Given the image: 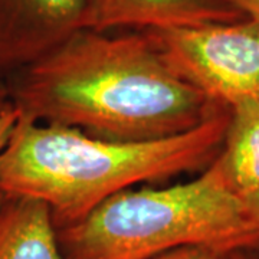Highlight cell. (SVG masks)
Returning <instances> with one entry per match:
<instances>
[{
  "instance_id": "1",
  "label": "cell",
  "mask_w": 259,
  "mask_h": 259,
  "mask_svg": "<svg viewBox=\"0 0 259 259\" xmlns=\"http://www.w3.org/2000/svg\"><path fill=\"white\" fill-rule=\"evenodd\" d=\"M6 87L19 117L114 141L173 137L222 107L175 74L146 30L82 29Z\"/></svg>"
},
{
  "instance_id": "2",
  "label": "cell",
  "mask_w": 259,
  "mask_h": 259,
  "mask_svg": "<svg viewBox=\"0 0 259 259\" xmlns=\"http://www.w3.org/2000/svg\"><path fill=\"white\" fill-rule=\"evenodd\" d=\"M228 122L229 108L221 107L173 137L114 141L18 115L0 153V194L44 202L61 229L139 183L203 171L222 150Z\"/></svg>"
},
{
  "instance_id": "3",
  "label": "cell",
  "mask_w": 259,
  "mask_h": 259,
  "mask_svg": "<svg viewBox=\"0 0 259 259\" xmlns=\"http://www.w3.org/2000/svg\"><path fill=\"white\" fill-rule=\"evenodd\" d=\"M56 235L64 259H153L185 246L259 250L245 202L216 158L190 182L114 194Z\"/></svg>"
},
{
  "instance_id": "4",
  "label": "cell",
  "mask_w": 259,
  "mask_h": 259,
  "mask_svg": "<svg viewBox=\"0 0 259 259\" xmlns=\"http://www.w3.org/2000/svg\"><path fill=\"white\" fill-rule=\"evenodd\" d=\"M170 69L213 104L259 98V23L235 22L146 30Z\"/></svg>"
},
{
  "instance_id": "5",
  "label": "cell",
  "mask_w": 259,
  "mask_h": 259,
  "mask_svg": "<svg viewBox=\"0 0 259 259\" xmlns=\"http://www.w3.org/2000/svg\"><path fill=\"white\" fill-rule=\"evenodd\" d=\"M88 28L87 0H0V78Z\"/></svg>"
},
{
  "instance_id": "6",
  "label": "cell",
  "mask_w": 259,
  "mask_h": 259,
  "mask_svg": "<svg viewBox=\"0 0 259 259\" xmlns=\"http://www.w3.org/2000/svg\"><path fill=\"white\" fill-rule=\"evenodd\" d=\"M88 28L108 32L197 26L245 19L225 0H87Z\"/></svg>"
},
{
  "instance_id": "7",
  "label": "cell",
  "mask_w": 259,
  "mask_h": 259,
  "mask_svg": "<svg viewBox=\"0 0 259 259\" xmlns=\"http://www.w3.org/2000/svg\"><path fill=\"white\" fill-rule=\"evenodd\" d=\"M0 259H64L52 213L44 202L2 194Z\"/></svg>"
},
{
  "instance_id": "8",
  "label": "cell",
  "mask_w": 259,
  "mask_h": 259,
  "mask_svg": "<svg viewBox=\"0 0 259 259\" xmlns=\"http://www.w3.org/2000/svg\"><path fill=\"white\" fill-rule=\"evenodd\" d=\"M231 187L245 200L259 192V98L229 108L222 150L216 157Z\"/></svg>"
},
{
  "instance_id": "9",
  "label": "cell",
  "mask_w": 259,
  "mask_h": 259,
  "mask_svg": "<svg viewBox=\"0 0 259 259\" xmlns=\"http://www.w3.org/2000/svg\"><path fill=\"white\" fill-rule=\"evenodd\" d=\"M153 259H231V253L202 246H185L166 252Z\"/></svg>"
},
{
  "instance_id": "10",
  "label": "cell",
  "mask_w": 259,
  "mask_h": 259,
  "mask_svg": "<svg viewBox=\"0 0 259 259\" xmlns=\"http://www.w3.org/2000/svg\"><path fill=\"white\" fill-rule=\"evenodd\" d=\"M16 121H18V112L13 108H9L8 111L0 114V153L3 151V148L6 147L10 133L15 127Z\"/></svg>"
},
{
  "instance_id": "11",
  "label": "cell",
  "mask_w": 259,
  "mask_h": 259,
  "mask_svg": "<svg viewBox=\"0 0 259 259\" xmlns=\"http://www.w3.org/2000/svg\"><path fill=\"white\" fill-rule=\"evenodd\" d=\"M232 8L239 10L245 18L259 23V0H225Z\"/></svg>"
},
{
  "instance_id": "12",
  "label": "cell",
  "mask_w": 259,
  "mask_h": 259,
  "mask_svg": "<svg viewBox=\"0 0 259 259\" xmlns=\"http://www.w3.org/2000/svg\"><path fill=\"white\" fill-rule=\"evenodd\" d=\"M243 202H245L248 218H249L250 223H252V228L255 231V235H256V239H258L259 243V192L252 194L249 197H246Z\"/></svg>"
},
{
  "instance_id": "13",
  "label": "cell",
  "mask_w": 259,
  "mask_h": 259,
  "mask_svg": "<svg viewBox=\"0 0 259 259\" xmlns=\"http://www.w3.org/2000/svg\"><path fill=\"white\" fill-rule=\"evenodd\" d=\"M9 108H12V104H10L9 100L8 87H6V83L0 81V114L8 111Z\"/></svg>"
},
{
  "instance_id": "14",
  "label": "cell",
  "mask_w": 259,
  "mask_h": 259,
  "mask_svg": "<svg viewBox=\"0 0 259 259\" xmlns=\"http://www.w3.org/2000/svg\"><path fill=\"white\" fill-rule=\"evenodd\" d=\"M231 259H259V250L238 249L231 252Z\"/></svg>"
},
{
  "instance_id": "15",
  "label": "cell",
  "mask_w": 259,
  "mask_h": 259,
  "mask_svg": "<svg viewBox=\"0 0 259 259\" xmlns=\"http://www.w3.org/2000/svg\"><path fill=\"white\" fill-rule=\"evenodd\" d=\"M0 200H2V194H0Z\"/></svg>"
}]
</instances>
